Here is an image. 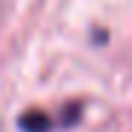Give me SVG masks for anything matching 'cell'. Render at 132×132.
Listing matches in <instances>:
<instances>
[{"mask_svg": "<svg viewBox=\"0 0 132 132\" xmlns=\"http://www.w3.org/2000/svg\"><path fill=\"white\" fill-rule=\"evenodd\" d=\"M18 126L24 129V132H50V118L44 112H38V109H29V112H24L18 118Z\"/></svg>", "mask_w": 132, "mask_h": 132, "instance_id": "6da1fadb", "label": "cell"}]
</instances>
